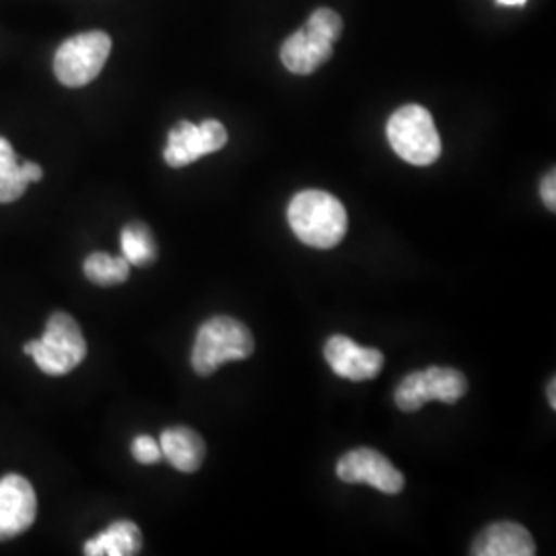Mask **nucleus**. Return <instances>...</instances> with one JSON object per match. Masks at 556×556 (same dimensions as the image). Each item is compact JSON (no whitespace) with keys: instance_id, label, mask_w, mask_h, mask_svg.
Segmentation results:
<instances>
[{"instance_id":"1","label":"nucleus","mask_w":556,"mask_h":556,"mask_svg":"<svg viewBox=\"0 0 556 556\" xmlns=\"http://www.w3.org/2000/svg\"><path fill=\"white\" fill-rule=\"evenodd\" d=\"M287 219L295 238L316 250L334 248L349 229L344 204L321 190H303L293 197L287 208Z\"/></svg>"},{"instance_id":"2","label":"nucleus","mask_w":556,"mask_h":556,"mask_svg":"<svg viewBox=\"0 0 556 556\" xmlns=\"http://www.w3.org/2000/svg\"><path fill=\"white\" fill-rule=\"evenodd\" d=\"M254 353V337L245 324L229 316H217L200 326L192 349V367L206 378L231 361H243Z\"/></svg>"},{"instance_id":"3","label":"nucleus","mask_w":556,"mask_h":556,"mask_svg":"<svg viewBox=\"0 0 556 556\" xmlns=\"http://www.w3.org/2000/svg\"><path fill=\"white\" fill-rule=\"evenodd\" d=\"M23 353L34 357L46 376H66L87 357V342L73 316L56 312L46 321L40 340H29Z\"/></svg>"},{"instance_id":"4","label":"nucleus","mask_w":556,"mask_h":556,"mask_svg":"<svg viewBox=\"0 0 556 556\" xmlns=\"http://www.w3.org/2000/svg\"><path fill=\"white\" fill-rule=\"evenodd\" d=\"M388 140L397 157L410 165H433L441 155V139L433 116L417 103L400 108L388 119Z\"/></svg>"},{"instance_id":"5","label":"nucleus","mask_w":556,"mask_h":556,"mask_svg":"<svg viewBox=\"0 0 556 556\" xmlns=\"http://www.w3.org/2000/svg\"><path fill=\"white\" fill-rule=\"evenodd\" d=\"M112 40L105 31H87L64 41L54 56V75L64 87H85L100 77Z\"/></svg>"},{"instance_id":"6","label":"nucleus","mask_w":556,"mask_h":556,"mask_svg":"<svg viewBox=\"0 0 556 556\" xmlns=\"http://www.w3.org/2000/svg\"><path fill=\"white\" fill-rule=\"evenodd\" d=\"M468 381L464 374L452 367H429L425 371H415L397 383L396 406L404 413H417L427 402L456 404L466 396Z\"/></svg>"},{"instance_id":"7","label":"nucleus","mask_w":556,"mask_h":556,"mask_svg":"<svg viewBox=\"0 0 556 556\" xmlns=\"http://www.w3.org/2000/svg\"><path fill=\"white\" fill-rule=\"evenodd\" d=\"M227 144V128L219 119H204L202 124H192L181 119L169 130L167 147L163 160L169 167H186L204 155L217 153Z\"/></svg>"},{"instance_id":"8","label":"nucleus","mask_w":556,"mask_h":556,"mask_svg":"<svg viewBox=\"0 0 556 556\" xmlns=\"http://www.w3.org/2000/svg\"><path fill=\"white\" fill-rule=\"evenodd\" d=\"M337 475L349 484H369L386 495L404 491V475L396 466L371 447H358L340 457Z\"/></svg>"},{"instance_id":"9","label":"nucleus","mask_w":556,"mask_h":556,"mask_svg":"<svg viewBox=\"0 0 556 556\" xmlns=\"http://www.w3.org/2000/svg\"><path fill=\"white\" fill-rule=\"evenodd\" d=\"M38 514V498L31 482L20 475L0 478V542L27 532Z\"/></svg>"},{"instance_id":"10","label":"nucleus","mask_w":556,"mask_h":556,"mask_svg":"<svg viewBox=\"0 0 556 556\" xmlns=\"http://www.w3.org/2000/svg\"><path fill=\"white\" fill-rule=\"evenodd\" d=\"M324 357L338 378L351 381H367L378 378L386 358L378 349L361 346L355 340L342 334L328 338L324 346Z\"/></svg>"},{"instance_id":"11","label":"nucleus","mask_w":556,"mask_h":556,"mask_svg":"<svg viewBox=\"0 0 556 556\" xmlns=\"http://www.w3.org/2000/svg\"><path fill=\"white\" fill-rule=\"evenodd\" d=\"M477 556H534L536 544L532 534L514 521H501L484 528L472 544Z\"/></svg>"},{"instance_id":"12","label":"nucleus","mask_w":556,"mask_h":556,"mask_svg":"<svg viewBox=\"0 0 556 556\" xmlns=\"http://www.w3.org/2000/svg\"><path fill=\"white\" fill-rule=\"evenodd\" d=\"M334 43L309 29H299L280 48V60L293 75H312L332 59Z\"/></svg>"},{"instance_id":"13","label":"nucleus","mask_w":556,"mask_h":556,"mask_svg":"<svg viewBox=\"0 0 556 556\" xmlns=\"http://www.w3.org/2000/svg\"><path fill=\"white\" fill-rule=\"evenodd\" d=\"M160 445L163 457L176 470L186 475L197 472L206 456L204 439L200 438L194 429H188V427L165 429L161 433Z\"/></svg>"},{"instance_id":"14","label":"nucleus","mask_w":556,"mask_h":556,"mask_svg":"<svg viewBox=\"0 0 556 556\" xmlns=\"http://www.w3.org/2000/svg\"><path fill=\"white\" fill-rule=\"evenodd\" d=\"M142 548V534L135 521H116L98 536L85 542L87 556H135Z\"/></svg>"},{"instance_id":"15","label":"nucleus","mask_w":556,"mask_h":556,"mask_svg":"<svg viewBox=\"0 0 556 556\" xmlns=\"http://www.w3.org/2000/svg\"><path fill=\"white\" fill-rule=\"evenodd\" d=\"M122 256L130 266H149L157 260V243L144 223H128L119 236Z\"/></svg>"},{"instance_id":"16","label":"nucleus","mask_w":556,"mask_h":556,"mask_svg":"<svg viewBox=\"0 0 556 556\" xmlns=\"http://www.w3.org/2000/svg\"><path fill=\"white\" fill-rule=\"evenodd\" d=\"M27 179L21 174V163L15 157L11 142L0 137V204H9L23 197Z\"/></svg>"},{"instance_id":"17","label":"nucleus","mask_w":556,"mask_h":556,"mask_svg":"<svg viewBox=\"0 0 556 556\" xmlns=\"http://www.w3.org/2000/svg\"><path fill=\"white\" fill-rule=\"evenodd\" d=\"M130 264L124 256H110L103 252H93L89 258L85 260V277L89 278L93 285L100 287H112V285H122L124 280L130 277Z\"/></svg>"},{"instance_id":"18","label":"nucleus","mask_w":556,"mask_h":556,"mask_svg":"<svg viewBox=\"0 0 556 556\" xmlns=\"http://www.w3.org/2000/svg\"><path fill=\"white\" fill-rule=\"evenodd\" d=\"M305 29L337 43L338 38L342 36V20L332 9H318L305 23Z\"/></svg>"},{"instance_id":"19","label":"nucleus","mask_w":556,"mask_h":556,"mask_svg":"<svg viewBox=\"0 0 556 556\" xmlns=\"http://www.w3.org/2000/svg\"><path fill=\"white\" fill-rule=\"evenodd\" d=\"M132 457L139 464H144V466L157 464L161 457H163L160 441H155L151 435H139V438L132 441Z\"/></svg>"},{"instance_id":"20","label":"nucleus","mask_w":556,"mask_h":556,"mask_svg":"<svg viewBox=\"0 0 556 556\" xmlns=\"http://www.w3.org/2000/svg\"><path fill=\"white\" fill-rule=\"evenodd\" d=\"M540 194L542 200L546 204L548 211H556V176L555 172H551L546 178L542 179V186H540Z\"/></svg>"},{"instance_id":"21","label":"nucleus","mask_w":556,"mask_h":556,"mask_svg":"<svg viewBox=\"0 0 556 556\" xmlns=\"http://www.w3.org/2000/svg\"><path fill=\"white\" fill-rule=\"evenodd\" d=\"M21 174H23V178L27 179V184L40 181L43 178V169H41L38 163H31V161L21 163Z\"/></svg>"},{"instance_id":"22","label":"nucleus","mask_w":556,"mask_h":556,"mask_svg":"<svg viewBox=\"0 0 556 556\" xmlns=\"http://www.w3.org/2000/svg\"><path fill=\"white\" fill-rule=\"evenodd\" d=\"M556 381L555 378L551 379V383H548V402H551V408L555 410L556 408Z\"/></svg>"},{"instance_id":"23","label":"nucleus","mask_w":556,"mask_h":556,"mask_svg":"<svg viewBox=\"0 0 556 556\" xmlns=\"http://www.w3.org/2000/svg\"><path fill=\"white\" fill-rule=\"evenodd\" d=\"M498 4H505V7H523L528 0H497Z\"/></svg>"}]
</instances>
